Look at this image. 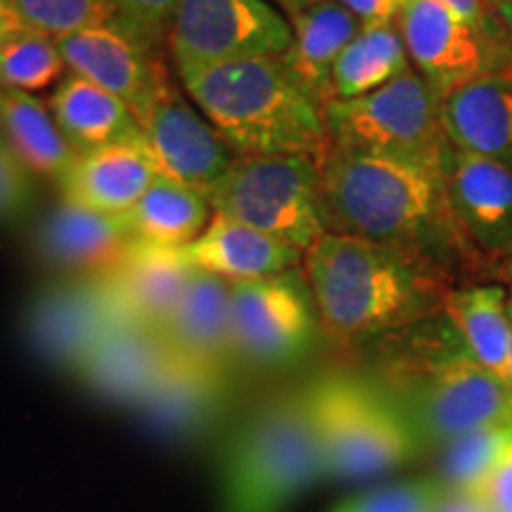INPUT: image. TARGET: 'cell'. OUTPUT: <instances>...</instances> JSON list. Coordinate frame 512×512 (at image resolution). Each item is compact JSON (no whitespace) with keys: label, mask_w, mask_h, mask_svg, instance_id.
Returning <instances> with one entry per match:
<instances>
[{"label":"cell","mask_w":512,"mask_h":512,"mask_svg":"<svg viewBox=\"0 0 512 512\" xmlns=\"http://www.w3.org/2000/svg\"><path fill=\"white\" fill-rule=\"evenodd\" d=\"M302 266L320 325L339 342L408 328L448 297L422 249L323 233Z\"/></svg>","instance_id":"obj_1"},{"label":"cell","mask_w":512,"mask_h":512,"mask_svg":"<svg viewBox=\"0 0 512 512\" xmlns=\"http://www.w3.org/2000/svg\"><path fill=\"white\" fill-rule=\"evenodd\" d=\"M323 112L330 145L446 166L451 145L441 124V100L413 67L361 98L332 100Z\"/></svg>","instance_id":"obj_7"},{"label":"cell","mask_w":512,"mask_h":512,"mask_svg":"<svg viewBox=\"0 0 512 512\" xmlns=\"http://www.w3.org/2000/svg\"><path fill=\"white\" fill-rule=\"evenodd\" d=\"M36 197V176L0 133V223L22 219Z\"/></svg>","instance_id":"obj_35"},{"label":"cell","mask_w":512,"mask_h":512,"mask_svg":"<svg viewBox=\"0 0 512 512\" xmlns=\"http://www.w3.org/2000/svg\"><path fill=\"white\" fill-rule=\"evenodd\" d=\"M181 254L192 268L219 275L228 283L273 278L297 271L304 261L302 249L216 211L207 230L192 245L181 249Z\"/></svg>","instance_id":"obj_20"},{"label":"cell","mask_w":512,"mask_h":512,"mask_svg":"<svg viewBox=\"0 0 512 512\" xmlns=\"http://www.w3.org/2000/svg\"><path fill=\"white\" fill-rule=\"evenodd\" d=\"M67 69L124 100L138 121L169 83L157 50L145 46L117 19L57 38Z\"/></svg>","instance_id":"obj_15"},{"label":"cell","mask_w":512,"mask_h":512,"mask_svg":"<svg viewBox=\"0 0 512 512\" xmlns=\"http://www.w3.org/2000/svg\"><path fill=\"white\" fill-rule=\"evenodd\" d=\"M444 176L453 219L482 245L508 249L512 245V166L451 147Z\"/></svg>","instance_id":"obj_18"},{"label":"cell","mask_w":512,"mask_h":512,"mask_svg":"<svg viewBox=\"0 0 512 512\" xmlns=\"http://www.w3.org/2000/svg\"><path fill=\"white\" fill-rule=\"evenodd\" d=\"M69 74L55 38L24 29L0 48V91L38 93Z\"/></svg>","instance_id":"obj_30"},{"label":"cell","mask_w":512,"mask_h":512,"mask_svg":"<svg viewBox=\"0 0 512 512\" xmlns=\"http://www.w3.org/2000/svg\"><path fill=\"white\" fill-rule=\"evenodd\" d=\"M439 512H486V508L477 496L448 494L446 491V498H444V503H441Z\"/></svg>","instance_id":"obj_40"},{"label":"cell","mask_w":512,"mask_h":512,"mask_svg":"<svg viewBox=\"0 0 512 512\" xmlns=\"http://www.w3.org/2000/svg\"><path fill=\"white\" fill-rule=\"evenodd\" d=\"M363 27L368 24H394L408 0H337Z\"/></svg>","instance_id":"obj_37"},{"label":"cell","mask_w":512,"mask_h":512,"mask_svg":"<svg viewBox=\"0 0 512 512\" xmlns=\"http://www.w3.org/2000/svg\"><path fill=\"white\" fill-rule=\"evenodd\" d=\"M508 275H510V280H512V256H510V264H508Z\"/></svg>","instance_id":"obj_44"},{"label":"cell","mask_w":512,"mask_h":512,"mask_svg":"<svg viewBox=\"0 0 512 512\" xmlns=\"http://www.w3.org/2000/svg\"><path fill=\"white\" fill-rule=\"evenodd\" d=\"M233 382L223 368L171 354L136 413L145 427L171 444H202L226 425L233 411Z\"/></svg>","instance_id":"obj_14"},{"label":"cell","mask_w":512,"mask_h":512,"mask_svg":"<svg viewBox=\"0 0 512 512\" xmlns=\"http://www.w3.org/2000/svg\"><path fill=\"white\" fill-rule=\"evenodd\" d=\"M12 5L29 29L55 41L117 19L110 0H12Z\"/></svg>","instance_id":"obj_32"},{"label":"cell","mask_w":512,"mask_h":512,"mask_svg":"<svg viewBox=\"0 0 512 512\" xmlns=\"http://www.w3.org/2000/svg\"><path fill=\"white\" fill-rule=\"evenodd\" d=\"M304 394L328 479L361 482L422 451L406 418L373 380L332 373L306 384Z\"/></svg>","instance_id":"obj_6"},{"label":"cell","mask_w":512,"mask_h":512,"mask_svg":"<svg viewBox=\"0 0 512 512\" xmlns=\"http://www.w3.org/2000/svg\"><path fill=\"white\" fill-rule=\"evenodd\" d=\"M181 83L238 157L302 155L318 162L328 150L323 105L287 72L283 55L216 64Z\"/></svg>","instance_id":"obj_2"},{"label":"cell","mask_w":512,"mask_h":512,"mask_svg":"<svg viewBox=\"0 0 512 512\" xmlns=\"http://www.w3.org/2000/svg\"><path fill=\"white\" fill-rule=\"evenodd\" d=\"M413 69L444 100L484 76L512 81V46L496 22L475 27L437 0H408L396 17Z\"/></svg>","instance_id":"obj_10"},{"label":"cell","mask_w":512,"mask_h":512,"mask_svg":"<svg viewBox=\"0 0 512 512\" xmlns=\"http://www.w3.org/2000/svg\"><path fill=\"white\" fill-rule=\"evenodd\" d=\"M117 22L136 34L145 46L159 50L169 38L178 0H110Z\"/></svg>","instance_id":"obj_34"},{"label":"cell","mask_w":512,"mask_h":512,"mask_svg":"<svg viewBox=\"0 0 512 512\" xmlns=\"http://www.w3.org/2000/svg\"><path fill=\"white\" fill-rule=\"evenodd\" d=\"M292 46L283 62L320 105L332 100V69L363 24L337 0H320L290 17Z\"/></svg>","instance_id":"obj_25"},{"label":"cell","mask_w":512,"mask_h":512,"mask_svg":"<svg viewBox=\"0 0 512 512\" xmlns=\"http://www.w3.org/2000/svg\"><path fill=\"white\" fill-rule=\"evenodd\" d=\"M444 498L441 479H411L349 498L332 512H439Z\"/></svg>","instance_id":"obj_33"},{"label":"cell","mask_w":512,"mask_h":512,"mask_svg":"<svg viewBox=\"0 0 512 512\" xmlns=\"http://www.w3.org/2000/svg\"><path fill=\"white\" fill-rule=\"evenodd\" d=\"M437 3L475 27H489L494 22L489 12V0H437Z\"/></svg>","instance_id":"obj_38"},{"label":"cell","mask_w":512,"mask_h":512,"mask_svg":"<svg viewBox=\"0 0 512 512\" xmlns=\"http://www.w3.org/2000/svg\"><path fill=\"white\" fill-rule=\"evenodd\" d=\"M216 214L306 252L328 233L318 162L302 155L240 157L209 192Z\"/></svg>","instance_id":"obj_8"},{"label":"cell","mask_w":512,"mask_h":512,"mask_svg":"<svg viewBox=\"0 0 512 512\" xmlns=\"http://www.w3.org/2000/svg\"><path fill=\"white\" fill-rule=\"evenodd\" d=\"M121 219L136 245L181 252L207 230L214 207L204 192L159 174L136 207Z\"/></svg>","instance_id":"obj_26"},{"label":"cell","mask_w":512,"mask_h":512,"mask_svg":"<svg viewBox=\"0 0 512 512\" xmlns=\"http://www.w3.org/2000/svg\"><path fill=\"white\" fill-rule=\"evenodd\" d=\"M318 171L328 233L422 249L439 221L453 214L444 169L413 159L328 143Z\"/></svg>","instance_id":"obj_3"},{"label":"cell","mask_w":512,"mask_h":512,"mask_svg":"<svg viewBox=\"0 0 512 512\" xmlns=\"http://www.w3.org/2000/svg\"><path fill=\"white\" fill-rule=\"evenodd\" d=\"M171 354L230 370L235 356L230 283L204 271L192 273L188 290L162 330Z\"/></svg>","instance_id":"obj_21"},{"label":"cell","mask_w":512,"mask_h":512,"mask_svg":"<svg viewBox=\"0 0 512 512\" xmlns=\"http://www.w3.org/2000/svg\"><path fill=\"white\" fill-rule=\"evenodd\" d=\"M411 67L396 22L368 24L361 27L332 69V100H354L373 93Z\"/></svg>","instance_id":"obj_29"},{"label":"cell","mask_w":512,"mask_h":512,"mask_svg":"<svg viewBox=\"0 0 512 512\" xmlns=\"http://www.w3.org/2000/svg\"><path fill=\"white\" fill-rule=\"evenodd\" d=\"M162 174L145 138L102 147L76 157L64 181L57 185L62 200L102 214L124 216L136 207L147 188Z\"/></svg>","instance_id":"obj_19"},{"label":"cell","mask_w":512,"mask_h":512,"mask_svg":"<svg viewBox=\"0 0 512 512\" xmlns=\"http://www.w3.org/2000/svg\"><path fill=\"white\" fill-rule=\"evenodd\" d=\"M508 320H510V387H512V297H508Z\"/></svg>","instance_id":"obj_43"},{"label":"cell","mask_w":512,"mask_h":512,"mask_svg":"<svg viewBox=\"0 0 512 512\" xmlns=\"http://www.w3.org/2000/svg\"><path fill=\"white\" fill-rule=\"evenodd\" d=\"M377 384L406 418L420 448L512 425V387L479 366L453 328L394 356Z\"/></svg>","instance_id":"obj_4"},{"label":"cell","mask_w":512,"mask_h":512,"mask_svg":"<svg viewBox=\"0 0 512 512\" xmlns=\"http://www.w3.org/2000/svg\"><path fill=\"white\" fill-rule=\"evenodd\" d=\"M325 479L304 387L271 396L249 411L223 441L221 512H290Z\"/></svg>","instance_id":"obj_5"},{"label":"cell","mask_w":512,"mask_h":512,"mask_svg":"<svg viewBox=\"0 0 512 512\" xmlns=\"http://www.w3.org/2000/svg\"><path fill=\"white\" fill-rule=\"evenodd\" d=\"M136 249L121 216L60 200L34 233V254L60 278H105Z\"/></svg>","instance_id":"obj_16"},{"label":"cell","mask_w":512,"mask_h":512,"mask_svg":"<svg viewBox=\"0 0 512 512\" xmlns=\"http://www.w3.org/2000/svg\"><path fill=\"white\" fill-rule=\"evenodd\" d=\"M192 273L195 268L176 249L136 245L124 264L105 275V280L126 320L162 335L188 290Z\"/></svg>","instance_id":"obj_22"},{"label":"cell","mask_w":512,"mask_h":512,"mask_svg":"<svg viewBox=\"0 0 512 512\" xmlns=\"http://www.w3.org/2000/svg\"><path fill=\"white\" fill-rule=\"evenodd\" d=\"M171 361L157 330L124 320L88 354L74 380L102 403L136 411Z\"/></svg>","instance_id":"obj_17"},{"label":"cell","mask_w":512,"mask_h":512,"mask_svg":"<svg viewBox=\"0 0 512 512\" xmlns=\"http://www.w3.org/2000/svg\"><path fill=\"white\" fill-rule=\"evenodd\" d=\"M290 46V22L266 0H178L166 38L178 79Z\"/></svg>","instance_id":"obj_9"},{"label":"cell","mask_w":512,"mask_h":512,"mask_svg":"<svg viewBox=\"0 0 512 512\" xmlns=\"http://www.w3.org/2000/svg\"><path fill=\"white\" fill-rule=\"evenodd\" d=\"M512 441V425L486 427V430L465 434L444 446L441 458V484L448 494L477 496L479 486L494 470L498 458Z\"/></svg>","instance_id":"obj_31"},{"label":"cell","mask_w":512,"mask_h":512,"mask_svg":"<svg viewBox=\"0 0 512 512\" xmlns=\"http://www.w3.org/2000/svg\"><path fill=\"white\" fill-rule=\"evenodd\" d=\"M140 126L159 171L204 195L240 159L195 102L171 81L140 119Z\"/></svg>","instance_id":"obj_13"},{"label":"cell","mask_w":512,"mask_h":512,"mask_svg":"<svg viewBox=\"0 0 512 512\" xmlns=\"http://www.w3.org/2000/svg\"><path fill=\"white\" fill-rule=\"evenodd\" d=\"M48 107L76 157L145 138L143 126L124 100L72 72L53 88Z\"/></svg>","instance_id":"obj_24"},{"label":"cell","mask_w":512,"mask_h":512,"mask_svg":"<svg viewBox=\"0 0 512 512\" xmlns=\"http://www.w3.org/2000/svg\"><path fill=\"white\" fill-rule=\"evenodd\" d=\"M477 498L486 512H512V441L479 486Z\"/></svg>","instance_id":"obj_36"},{"label":"cell","mask_w":512,"mask_h":512,"mask_svg":"<svg viewBox=\"0 0 512 512\" xmlns=\"http://www.w3.org/2000/svg\"><path fill=\"white\" fill-rule=\"evenodd\" d=\"M275 3H278V8L283 10L287 17H294V15H299L302 10L311 8V5L320 3V0H275Z\"/></svg>","instance_id":"obj_42"},{"label":"cell","mask_w":512,"mask_h":512,"mask_svg":"<svg viewBox=\"0 0 512 512\" xmlns=\"http://www.w3.org/2000/svg\"><path fill=\"white\" fill-rule=\"evenodd\" d=\"M489 12L503 31L505 41L512 46V0H489Z\"/></svg>","instance_id":"obj_41"},{"label":"cell","mask_w":512,"mask_h":512,"mask_svg":"<svg viewBox=\"0 0 512 512\" xmlns=\"http://www.w3.org/2000/svg\"><path fill=\"white\" fill-rule=\"evenodd\" d=\"M233 337L238 361L254 368H287L309 354L318 311L304 275L287 271L273 278L230 283Z\"/></svg>","instance_id":"obj_11"},{"label":"cell","mask_w":512,"mask_h":512,"mask_svg":"<svg viewBox=\"0 0 512 512\" xmlns=\"http://www.w3.org/2000/svg\"><path fill=\"white\" fill-rule=\"evenodd\" d=\"M444 316L463 347L498 380L510 384L508 294L498 285L448 292Z\"/></svg>","instance_id":"obj_27"},{"label":"cell","mask_w":512,"mask_h":512,"mask_svg":"<svg viewBox=\"0 0 512 512\" xmlns=\"http://www.w3.org/2000/svg\"><path fill=\"white\" fill-rule=\"evenodd\" d=\"M0 133L34 176L55 185L76 162V152L57 128L48 102L34 93L0 91Z\"/></svg>","instance_id":"obj_28"},{"label":"cell","mask_w":512,"mask_h":512,"mask_svg":"<svg viewBox=\"0 0 512 512\" xmlns=\"http://www.w3.org/2000/svg\"><path fill=\"white\" fill-rule=\"evenodd\" d=\"M124 320L105 278H57L31 294L22 328L46 366L74 377L100 339Z\"/></svg>","instance_id":"obj_12"},{"label":"cell","mask_w":512,"mask_h":512,"mask_svg":"<svg viewBox=\"0 0 512 512\" xmlns=\"http://www.w3.org/2000/svg\"><path fill=\"white\" fill-rule=\"evenodd\" d=\"M441 124L458 152L512 166V81L484 76L441 100Z\"/></svg>","instance_id":"obj_23"},{"label":"cell","mask_w":512,"mask_h":512,"mask_svg":"<svg viewBox=\"0 0 512 512\" xmlns=\"http://www.w3.org/2000/svg\"><path fill=\"white\" fill-rule=\"evenodd\" d=\"M24 29H27V24L22 22V17H19L12 0H0V48H3L10 38L22 34Z\"/></svg>","instance_id":"obj_39"}]
</instances>
